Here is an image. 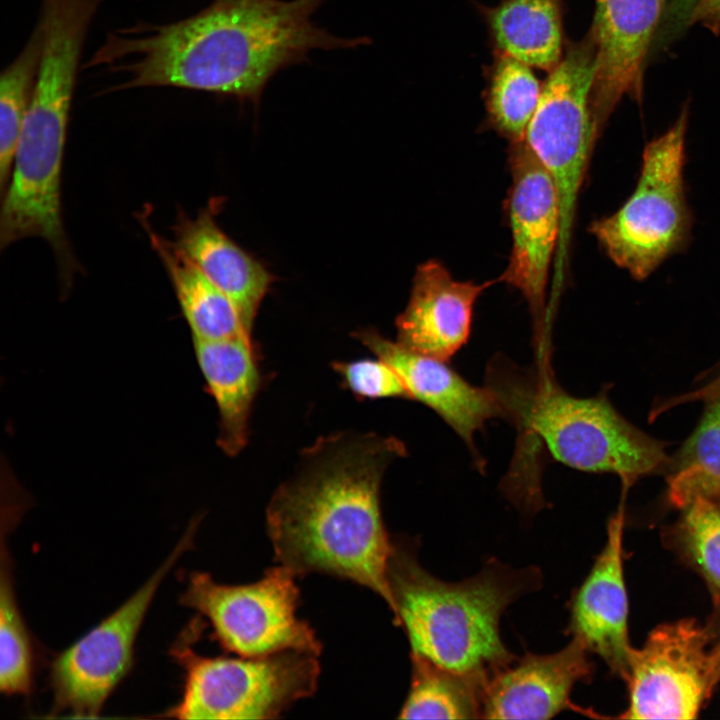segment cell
<instances>
[{
    "mask_svg": "<svg viewBox=\"0 0 720 720\" xmlns=\"http://www.w3.org/2000/svg\"><path fill=\"white\" fill-rule=\"evenodd\" d=\"M194 351L219 414L217 443L229 456L247 444L249 418L261 376L252 339H193Z\"/></svg>",
    "mask_w": 720,
    "mask_h": 720,
    "instance_id": "18",
    "label": "cell"
},
{
    "mask_svg": "<svg viewBox=\"0 0 720 720\" xmlns=\"http://www.w3.org/2000/svg\"><path fill=\"white\" fill-rule=\"evenodd\" d=\"M200 626L190 624L172 647L185 671L183 693L158 717L274 719L317 689L319 655L286 650L259 657H204L191 648Z\"/></svg>",
    "mask_w": 720,
    "mask_h": 720,
    "instance_id": "5",
    "label": "cell"
},
{
    "mask_svg": "<svg viewBox=\"0 0 720 720\" xmlns=\"http://www.w3.org/2000/svg\"><path fill=\"white\" fill-rule=\"evenodd\" d=\"M590 652L577 638L552 654L526 653L495 673L482 699L483 719H550L575 708L570 694L590 680Z\"/></svg>",
    "mask_w": 720,
    "mask_h": 720,
    "instance_id": "14",
    "label": "cell"
},
{
    "mask_svg": "<svg viewBox=\"0 0 720 720\" xmlns=\"http://www.w3.org/2000/svg\"><path fill=\"white\" fill-rule=\"evenodd\" d=\"M564 0H498L483 15L496 52L551 71L565 51Z\"/></svg>",
    "mask_w": 720,
    "mask_h": 720,
    "instance_id": "19",
    "label": "cell"
},
{
    "mask_svg": "<svg viewBox=\"0 0 720 720\" xmlns=\"http://www.w3.org/2000/svg\"><path fill=\"white\" fill-rule=\"evenodd\" d=\"M683 510L681 546L720 597V494L697 498Z\"/></svg>",
    "mask_w": 720,
    "mask_h": 720,
    "instance_id": "26",
    "label": "cell"
},
{
    "mask_svg": "<svg viewBox=\"0 0 720 720\" xmlns=\"http://www.w3.org/2000/svg\"><path fill=\"white\" fill-rule=\"evenodd\" d=\"M595 61L588 34L566 45L563 57L543 84L523 138L558 189L561 232L555 261L557 283L563 279L577 200L599 135L591 106Z\"/></svg>",
    "mask_w": 720,
    "mask_h": 720,
    "instance_id": "7",
    "label": "cell"
},
{
    "mask_svg": "<svg viewBox=\"0 0 720 720\" xmlns=\"http://www.w3.org/2000/svg\"><path fill=\"white\" fill-rule=\"evenodd\" d=\"M326 0H215L180 21L111 33L89 62L126 76L119 89L176 87L254 106L281 70L317 49H349L312 21Z\"/></svg>",
    "mask_w": 720,
    "mask_h": 720,
    "instance_id": "1",
    "label": "cell"
},
{
    "mask_svg": "<svg viewBox=\"0 0 720 720\" xmlns=\"http://www.w3.org/2000/svg\"><path fill=\"white\" fill-rule=\"evenodd\" d=\"M623 510L610 519L607 542L570 603L568 632L626 680L632 647L622 567Z\"/></svg>",
    "mask_w": 720,
    "mask_h": 720,
    "instance_id": "16",
    "label": "cell"
},
{
    "mask_svg": "<svg viewBox=\"0 0 720 720\" xmlns=\"http://www.w3.org/2000/svg\"><path fill=\"white\" fill-rule=\"evenodd\" d=\"M354 337L398 374L410 399L435 411L475 452L474 435L485 423L503 417L496 393L488 385L466 381L446 362L410 350L383 337L375 329H362Z\"/></svg>",
    "mask_w": 720,
    "mask_h": 720,
    "instance_id": "13",
    "label": "cell"
},
{
    "mask_svg": "<svg viewBox=\"0 0 720 720\" xmlns=\"http://www.w3.org/2000/svg\"><path fill=\"white\" fill-rule=\"evenodd\" d=\"M667 483L669 501L681 509L720 494V395L706 401L695 431L670 465Z\"/></svg>",
    "mask_w": 720,
    "mask_h": 720,
    "instance_id": "22",
    "label": "cell"
},
{
    "mask_svg": "<svg viewBox=\"0 0 720 720\" xmlns=\"http://www.w3.org/2000/svg\"><path fill=\"white\" fill-rule=\"evenodd\" d=\"M542 87L529 65L496 52L488 70L485 95L489 123L511 143L522 140Z\"/></svg>",
    "mask_w": 720,
    "mask_h": 720,
    "instance_id": "23",
    "label": "cell"
},
{
    "mask_svg": "<svg viewBox=\"0 0 720 720\" xmlns=\"http://www.w3.org/2000/svg\"><path fill=\"white\" fill-rule=\"evenodd\" d=\"M511 144L508 216L512 246L499 280L524 296L539 331L545 320L549 271L560 240V199L553 177L524 140Z\"/></svg>",
    "mask_w": 720,
    "mask_h": 720,
    "instance_id": "11",
    "label": "cell"
},
{
    "mask_svg": "<svg viewBox=\"0 0 720 720\" xmlns=\"http://www.w3.org/2000/svg\"><path fill=\"white\" fill-rule=\"evenodd\" d=\"M695 23L718 34L720 32V0H698L689 18V24Z\"/></svg>",
    "mask_w": 720,
    "mask_h": 720,
    "instance_id": "28",
    "label": "cell"
},
{
    "mask_svg": "<svg viewBox=\"0 0 720 720\" xmlns=\"http://www.w3.org/2000/svg\"><path fill=\"white\" fill-rule=\"evenodd\" d=\"M688 110L650 141L636 187L613 214L591 225L606 255L633 278L649 277L683 247L691 227L684 188Z\"/></svg>",
    "mask_w": 720,
    "mask_h": 720,
    "instance_id": "6",
    "label": "cell"
},
{
    "mask_svg": "<svg viewBox=\"0 0 720 720\" xmlns=\"http://www.w3.org/2000/svg\"><path fill=\"white\" fill-rule=\"evenodd\" d=\"M42 51L38 24L0 78V186L8 183L14 152L32 99Z\"/></svg>",
    "mask_w": 720,
    "mask_h": 720,
    "instance_id": "24",
    "label": "cell"
},
{
    "mask_svg": "<svg viewBox=\"0 0 720 720\" xmlns=\"http://www.w3.org/2000/svg\"><path fill=\"white\" fill-rule=\"evenodd\" d=\"M332 368L344 387L359 399L404 398L410 396L395 370L384 360L335 361Z\"/></svg>",
    "mask_w": 720,
    "mask_h": 720,
    "instance_id": "27",
    "label": "cell"
},
{
    "mask_svg": "<svg viewBox=\"0 0 720 720\" xmlns=\"http://www.w3.org/2000/svg\"><path fill=\"white\" fill-rule=\"evenodd\" d=\"M662 0H595L588 33L595 48L591 106L598 133L623 96L641 102L643 69Z\"/></svg>",
    "mask_w": 720,
    "mask_h": 720,
    "instance_id": "12",
    "label": "cell"
},
{
    "mask_svg": "<svg viewBox=\"0 0 720 720\" xmlns=\"http://www.w3.org/2000/svg\"><path fill=\"white\" fill-rule=\"evenodd\" d=\"M199 518L162 565L120 607L58 654L50 668L52 714L97 717L107 698L129 672L137 634L157 589L179 558L193 546Z\"/></svg>",
    "mask_w": 720,
    "mask_h": 720,
    "instance_id": "9",
    "label": "cell"
},
{
    "mask_svg": "<svg viewBox=\"0 0 720 720\" xmlns=\"http://www.w3.org/2000/svg\"><path fill=\"white\" fill-rule=\"evenodd\" d=\"M412 678L401 719L481 718L488 682L456 673L411 654Z\"/></svg>",
    "mask_w": 720,
    "mask_h": 720,
    "instance_id": "21",
    "label": "cell"
},
{
    "mask_svg": "<svg viewBox=\"0 0 720 720\" xmlns=\"http://www.w3.org/2000/svg\"><path fill=\"white\" fill-rule=\"evenodd\" d=\"M222 204L220 198L211 199L193 218L179 210L171 241L231 299L251 334L274 277L219 227L216 216Z\"/></svg>",
    "mask_w": 720,
    "mask_h": 720,
    "instance_id": "17",
    "label": "cell"
},
{
    "mask_svg": "<svg viewBox=\"0 0 720 720\" xmlns=\"http://www.w3.org/2000/svg\"><path fill=\"white\" fill-rule=\"evenodd\" d=\"M493 283L456 280L436 259L420 264L407 306L396 319V341L421 354L449 360L467 342L476 300Z\"/></svg>",
    "mask_w": 720,
    "mask_h": 720,
    "instance_id": "15",
    "label": "cell"
},
{
    "mask_svg": "<svg viewBox=\"0 0 720 720\" xmlns=\"http://www.w3.org/2000/svg\"><path fill=\"white\" fill-rule=\"evenodd\" d=\"M694 619L657 626L632 648L623 719H694L720 680V643Z\"/></svg>",
    "mask_w": 720,
    "mask_h": 720,
    "instance_id": "10",
    "label": "cell"
},
{
    "mask_svg": "<svg viewBox=\"0 0 720 720\" xmlns=\"http://www.w3.org/2000/svg\"><path fill=\"white\" fill-rule=\"evenodd\" d=\"M696 395L701 400H708L720 395V374L708 384L696 390Z\"/></svg>",
    "mask_w": 720,
    "mask_h": 720,
    "instance_id": "30",
    "label": "cell"
},
{
    "mask_svg": "<svg viewBox=\"0 0 720 720\" xmlns=\"http://www.w3.org/2000/svg\"><path fill=\"white\" fill-rule=\"evenodd\" d=\"M1 546L0 689L7 695H27L33 684L32 641L17 605L3 538Z\"/></svg>",
    "mask_w": 720,
    "mask_h": 720,
    "instance_id": "25",
    "label": "cell"
},
{
    "mask_svg": "<svg viewBox=\"0 0 720 720\" xmlns=\"http://www.w3.org/2000/svg\"><path fill=\"white\" fill-rule=\"evenodd\" d=\"M295 579L282 565L246 585H226L194 572L180 601L208 620L214 638L230 653L259 657L300 650L320 655L315 631L296 615L300 591Z\"/></svg>",
    "mask_w": 720,
    "mask_h": 720,
    "instance_id": "8",
    "label": "cell"
},
{
    "mask_svg": "<svg viewBox=\"0 0 720 720\" xmlns=\"http://www.w3.org/2000/svg\"><path fill=\"white\" fill-rule=\"evenodd\" d=\"M404 455L401 441L370 432L333 433L304 449L266 510L276 561L296 577L323 573L362 585L390 609L393 539L380 487L388 466Z\"/></svg>",
    "mask_w": 720,
    "mask_h": 720,
    "instance_id": "2",
    "label": "cell"
},
{
    "mask_svg": "<svg viewBox=\"0 0 720 720\" xmlns=\"http://www.w3.org/2000/svg\"><path fill=\"white\" fill-rule=\"evenodd\" d=\"M147 214L139 215L152 248L170 278L179 306L193 339L216 340L238 336L251 338L231 299L172 243L150 225Z\"/></svg>",
    "mask_w": 720,
    "mask_h": 720,
    "instance_id": "20",
    "label": "cell"
},
{
    "mask_svg": "<svg viewBox=\"0 0 720 720\" xmlns=\"http://www.w3.org/2000/svg\"><path fill=\"white\" fill-rule=\"evenodd\" d=\"M668 31L676 32L685 24H689L692 10L698 0H662Z\"/></svg>",
    "mask_w": 720,
    "mask_h": 720,
    "instance_id": "29",
    "label": "cell"
},
{
    "mask_svg": "<svg viewBox=\"0 0 720 720\" xmlns=\"http://www.w3.org/2000/svg\"><path fill=\"white\" fill-rule=\"evenodd\" d=\"M487 380L504 418L535 436L564 465L617 474L625 489L667 465L664 443L628 422L605 393L574 397L547 369L527 373L504 360L494 362Z\"/></svg>",
    "mask_w": 720,
    "mask_h": 720,
    "instance_id": "4",
    "label": "cell"
},
{
    "mask_svg": "<svg viewBox=\"0 0 720 720\" xmlns=\"http://www.w3.org/2000/svg\"><path fill=\"white\" fill-rule=\"evenodd\" d=\"M416 552L409 540L393 539L387 566L390 610L407 634L411 654L488 682L515 659L500 636V618L540 587L541 573L493 559L475 576L445 582L420 565Z\"/></svg>",
    "mask_w": 720,
    "mask_h": 720,
    "instance_id": "3",
    "label": "cell"
}]
</instances>
